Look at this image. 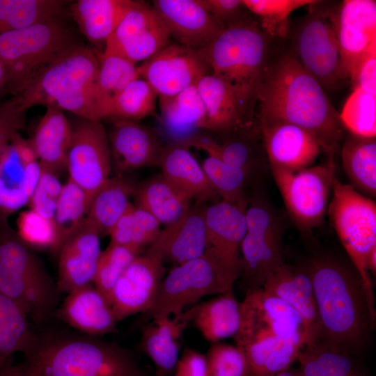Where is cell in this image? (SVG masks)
Instances as JSON below:
<instances>
[{
  "label": "cell",
  "mask_w": 376,
  "mask_h": 376,
  "mask_svg": "<svg viewBox=\"0 0 376 376\" xmlns=\"http://www.w3.org/2000/svg\"><path fill=\"white\" fill-rule=\"evenodd\" d=\"M206 113L205 131L226 134L251 124L228 84L210 73L196 84ZM256 119V118H255Z\"/></svg>",
  "instance_id": "obj_30"
},
{
  "label": "cell",
  "mask_w": 376,
  "mask_h": 376,
  "mask_svg": "<svg viewBox=\"0 0 376 376\" xmlns=\"http://www.w3.org/2000/svg\"><path fill=\"white\" fill-rule=\"evenodd\" d=\"M8 75L5 65L0 57V97L6 93Z\"/></svg>",
  "instance_id": "obj_60"
},
{
  "label": "cell",
  "mask_w": 376,
  "mask_h": 376,
  "mask_svg": "<svg viewBox=\"0 0 376 376\" xmlns=\"http://www.w3.org/2000/svg\"><path fill=\"white\" fill-rule=\"evenodd\" d=\"M335 29L345 80L372 45L376 44V1L345 0L336 6Z\"/></svg>",
  "instance_id": "obj_18"
},
{
  "label": "cell",
  "mask_w": 376,
  "mask_h": 376,
  "mask_svg": "<svg viewBox=\"0 0 376 376\" xmlns=\"http://www.w3.org/2000/svg\"><path fill=\"white\" fill-rule=\"evenodd\" d=\"M241 275L242 266L229 263L210 246L165 274L148 316L152 320L180 315L206 296L233 290Z\"/></svg>",
  "instance_id": "obj_8"
},
{
  "label": "cell",
  "mask_w": 376,
  "mask_h": 376,
  "mask_svg": "<svg viewBox=\"0 0 376 376\" xmlns=\"http://www.w3.org/2000/svg\"><path fill=\"white\" fill-rule=\"evenodd\" d=\"M100 239L95 226L86 218L63 243L58 253L56 281L61 294L93 283L102 252Z\"/></svg>",
  "instance_id": "obj_21"
},
{
  "label": "cell",
  "mask_w": 376,
  "mask_h": 376,
  "mask_svg": "<svg viewBox=\"0 0 376 376\" xmlns=\"http://www.w3.org/2000/svg\"><path fill=\"white\" fill-rule=\"evenodd\" d=\"M344 171L350 185L359 193L376 196V136L365 137L349 133L341 148Z\"/></svg>",
  "instance_id": "obj_37"
},
{
  "label": "cell",
  "mask_w": 376,
  "mask_h": 376,
  "mask_svg": "<svg viewBox=\"0 0 376 376\" xmlns=\"http://www.w3.org/2000/svg\"><path fill=\"white\" fill-rule=\"evenodd\" d=\"M72 128L66 170L69 180L92 201L110 178L112 163L107 132L100 121L83 118Z\"/></svg>",
  "instance_id": "obj_13"
},
{
  "label": "cell",
  "mask_w": 376,
  "mask_h": 376,
  "mask_svg": "<svg viewBox=\"0 0 376 376\" xmlns=\"http://www.w3.org/2000/svg\"><path fill=\"white\" fill-rule=\"evenodd\" d=\"M152 6L170 37L188 48L204 49L224 29L199 0H155Z\"/></svg>",
  "instance_id": "obj_22"
},
{
  "label": "cell",
  "mask_w": 376,
  "mask_h": 376,
  "mask_svg": "<svg viewBox=\"0 0 376 376\" xmlns=\"http://www.w3.org/2000/svg\"><path fill=\"white\" fill-rule=\"evenodd\" d=\"M91 203L85 191L69 179L63 185L53 219L57 233L58 253L65 240L86 218Z\"/></svg>",
  "instance_id": "obj_44"
},
{
  "label": "cell",
  "mask_w": 376,
  "mask_h": 376,
  "mask_svg": "<svg viewBox=\"0 0 376 376\" xmlns=\"http://www.w3.org/2000/svg\"><path fill=\"white\" fill-rule=\"evenodd\" d=\"M304 268L313 285L319 342L361 357L370 343L376 312L357 270L349 259L330 253L315 256Z\"/></svg>",
  "instance_id": "obj_2"
},
{
  "label": "cell",
  "mask_w": 376,
  "mask_h": 376,
  "mask_svg": "<svg viewBox=\"0 0 376 376\" xmlns=\"http://www.w3.org/2000/svg\"><path fill=\"white\" fill-rule=\"evenodd\" d=\"M134 196L135 207L148 212L165 226L185 214L192 201L162 173L137 185Z\"/></svg>",
  "instance_id": "obj_36"
},
{
  "label": "cell",
  "mask_w": 376,
  "mask_h": 376,
  "mask_svg": "<svg viewBox=\"0 0 376 376\" xmlns=\"http://www.w3.org/2000/svg\"><path fill=\"white\" fill-rule=\"evenodd\" d=\"M99 61L94 49L79 44L45 68L17 97L22 107L54 106L95 120Z\"/></svg>",
  "instance_id": "obj_5"
},
{
  "label": "cell",
  "mask_w": 376,
  "mask_h": 376,
  "mask_svg": "<svg viewBox=\"0 0 376 376\" xmlns=\"http://www.w3.org/2000/svg\"><path fill=\"white\" fill-rule=\"evenodd\" d=\"M297 359L304 376H368L357 357L320 342L304 346Z\"/></svg>",
  "instance_id": "obj_40"
},
{
  "label": "cell",
  "mask_w": 376,
  "mask_h": 376,
  "mask_svg": "<svg viewBox=\"0 0 376 376\" xmlns=\"http://www.w3.org/2000/svg\"><path fill=\"white\" fill-rule=\"evenodd\" d=\"M157 97L150 85L138 77L113 98L105 111L103 119L137 121L153 115Z\"/></svg>",
  "instance_id": "obj_42"
},
{
  "label": "cell",
  "mask_w": 376,
  "mask_h": 376,
  "mask_svg": "<svg viewBox=\"0 0 376 376\" xmlns=\"http://www.w3.org/2000/svg\"><path fill=\"white\" fill-rule=\"evenodd\" d=\"M136 185L123 175L109 178L93 198L86 218L97 228L100 237L109 233L131 204Z\"/></svg>",
  "instance_id": "obj_38"
},
{
  "label": "cell",
  "mask_w": 376,
  "mask_h": 376,
  "mask_svg": "<svg viewBox=\"0 0 376 376\" xmlns=\"http://www.w3.org/2000/svg\"><path fill=\"white\" fill-rule=\"evenodd\" d=\"M17 233L31 249L58 253L57 233L53 219L33 210L22 212L17 219Z\"/></svg>",
  "instance_id": "obj_49"
},
{
  "label": "cell",
  "mask_w": 376,
  "mask_h": 376,
  "mask_svg": "<svg viewBox=\"0 0 376 376\" xmlns=\"http://www.w3.org/2000/svg\"><path fill=\"white\" fill-rule=\"evenodd\" d=\"M340 122L350 133L376 136V95L355 88L339 113Z\"/></svg>",
  "instance_id": "obj_47"
},
{
  "label": "cell",
  "mask_w": 376,
  "mask_h": 376,
  "mask_svg": "<svg viewBox=\"0 0 376 376\" xmlns=\"http://www.w3.org/2000/svg\"><path fill=\"white\" fill-rule=\"evenodd\" d=\"M95 52L99 61L95 116L96 120L101 121L113 98L139 75L136 65L128 60L116 54Z\"/></svg>",
  "instance_id": "obj_41"
},
{
  "label": "cell",
  "mask_w": 376,
  "mask_h": 376,
  "mask_svg": "<svg viewBox=\"0 0 376 376\" xmlns=\"http://www.w3.org/2000/svg\"><path fill=\"white\" fill-rule=\"evenodd\" d=\"M287 211L304 234L324 222L335 177L334 158L327 163L290 171L269 166Z\"/></svg>",
  "instance_id": "obj_11"
},
{
  "label": "cell",
  "mask_w": 376,
  "mask_h": 376,
  "mask_svg": "<svg viewBox=\"0 0 376 376\" xmlns=\"http://www.w3.org/2000/svg\"><path fill=\"white\" fill-rule=\"evenodd\" d=\"M185 313L189 323L210 343L233 338L240 329V302L233 290L198 303Z\"/></svg>",
  "instance_id": "obj_32"
},
{
  "label": "cell",
  "mask_w": 376,
  "mask_h": 376,
  "mask_svg": "<svg viewBox=\"0 0 376 376\" xmlns=\"http://www.w3.org/2000/svg\"><path fill=\"white\" fill-rule=\"evenodd\" d=\"M246 233L254 234H282L284 225L267 200L256 194L246 209Z\"/></svg>",
  "instance_id": "obj_51"
},
{
  "label": "cell",
  "mask_w": 376,
  "mask_h": 376,
  "mask_svg": "<svg viewBox=\"0 0 376 376\" xmlns=\"http://www.w3.org/2000/svg\"><path fill=\"white\" fill-rule=\"evenodd\" d=\"M160 123L174 141L205 131L206 113L196 84L170 97H159Z\"/></svg>",
  "instance_id": "obj_35"
},
{
  "label": "cell",
  "mask_w": 376,
  "mask_h": 376,
  "mask_svg": "<svg viewBox=\"0 0 376 376\" xmlns=\"http://www.w3.org/2000/svg\"><path fill=\"white\" fill-rule=\"evenodd\" d=\"M41 171L30 141L17 133L0 156V213L8 217L29 203Z\"/></svg>",
  "instance_id": "obj_17"
},
{
  "label": "cell",
  "mask_w": 376,
  "mask_h": 376,
  "mask_svg": "<svg viewBox=\"0 0 376 376\" xmlns=\"http://www.w3.org/2000/svg\"><path fill=\"white\" fill-rule=\"evenodd\" d=\"M56 315L79 333L102 337L118 332L110 303L93 283L67 293Z\"/></svg>",
  "instance_id": "obj_26"
},
{
  "label": "cell",
  "mask_w": 376,
  "mask_h": 376,
  "mask_svg": "<svg viewBox=\"0 0 376 376\" xmlns=\"http://www.w3.org/2000/svg\"><path fill=\"white\" fill-rule=\"evenodd\" d=\"M283 41L267 33L250 14L224 29L201 50L210 73L228 84L250 121L256 118L257 90L264 70Z\"/></svg>",
  "instance_id": "obj_3"
},
{
  "label": "cell",
  "mask_w": 376,
  "mask_h": 376,
  "mask_svg": "<svg viewBox=\"0 0 376 376\" xmlns=\"http://www.w3.org/2000/svg\"><path fill=\"white\" fill-rule=\"evenodd\" d=\"M111 122L107 136L117 175L159 165L163 147L153 131L137 121L114 119Z\"/></svg>",
  "instance_id": "obj_23"
},
{
  "label": "cell",
  "mask_w": 376,
  "mask_h": 376,
  "mask_svg": "<svg viewBox=\"0 0 376 376\" xmlns=\"http://www.w3.org/2000/svg\"><path fill=\"white\" fill-rule=\"evenodd\" d=\"M336 6L316 1L307 12L290 22L286 42L302 67L324 90L345 81L335 29Z\"/></svg>",
  "instance_id": "obj_9"
},
{
  "label": "cell",
  "mask_w": 376,
  "mask_h": 376,
  "mask_svg": "<svg viewBox=\"0 0 376 376\" xmlns=\"http://www.w3.org/2000/svg\"><path fill=\"white\" fill-rule=\"evenodd\" d=\"M203 203L191 205L177 221L162 229L146 253L174 266L201 256L209 247Z\"/></svg>",
  "instance_id": "obj_20"
},
{
  "label": "cell",
  "mask_w": 376,
  "mask_h": 376,
  "mask_svg": "<svg viewBox=\"0 0 376 376\" xmlns=\"http://www.w3.org/2000/svg\"><path fill=\"white\" fill-rule=\"evenodd\" d=\"M0 292L15 302L36 324L47 322L56 315L61 295L42 261L1 213Z\"/></svg>",
  "instance_id": "obj_6"
},
{
  "label": "cell",
  "mask_w": 376,
  "mask_h": 376,
  "mask_svg": "<svg viewBox=\"0 0 376 376\" xmlns=\"http://www.w3.org/2000/svg\"><path fill=\"white\" fill-rule=\"evenodd\" d=\"M262 288L284 301L300 315L304 327V346L319 342L320 322L313 285L304 267L283 263L268 276Z\"/></svg>",
  "instance_id": "obj_24"
},
{
  "label": "cell",
  "mask_w": 376,
  "mask_h": 376,
  "mask_svg": "<svg viewBox=\"0 0 376 376\" xmlns=\"http://www.w3.org/2000/svg\"><path fill=\"white\" fill-rule=\"evenodd\" d=\"M207 376H244L245 359L236 345L217 342L210 343L204 354Z\"/></svg>",
  "instance_id": "obj_50"
},
{
  "label": "cell",
  "mask_w": 376,
  "mask_h": 376,
  "mask_svg": "<svg viewBox=\"0 0 376 376\" xmlns=\"http://www.w3.org/2000/svg\"><path fill=\"white\" fill-rule=\"evenodd\" d=\"M131 0H78L70 4L71 15L80 32L99 53L131 4Z\"/></svg>",
  "instance_id": "obj_33"
},
{
  "label": "cell",
  "mask_w": 376,
  "mask_h": 376,
  "mask_svg": "<svg viewBox=\"0 0 376 376\" xmlns=\"http://www.w3.org/2000/svg\"><path fill=\"white\" fill-rule=\"evenodd\" d=\"M201 166L222 201L237 203L247 200L244 190L254 173L210 156L203 161Z\"/></svg>",
  "instance_id": "obj_46"
},
{
  "label": "cell",
  "mask_w": 376,
  "mask_h": 376,
  "mask_svg": "<svg viewBox=\"0 0 376 376\" xmlns=\"http://www.w3.org/2000/svg\"><path fill=\"white\" fill-rule=\"evenodd\" d=\"M72 128L63 111L49 106L38 122L30 143L41 167L55 175L66 169Z\"/></svg>",
  "instance_id": "obj_31"
},
{
  "label": "cell",
  "mask_w": 376,
  "mask_h": 376,
  "mask_svg": "<svg viewBox=\"0 0 376 376\" xmlns=\"http://www.w3.org/2000/svg\"><path fill=\"white\" fill-rule=\"evenodd\" d=\"M166 269L162 260L146 253L137 256L117 281L109 302L117 322L147 313L156 299Z\"/></svg>",
  "instance_id": "obj_16"
},
{
  "label": "cell",
  "mask_w": 376,
  "mask_h": 376,
  "mask_svg": "<svg viewBox=\"0 0 376 376\" xmlns=\"http://www.w3.org/2000/svg\"><path fill=\"white\" fill-rule=\"evenodd\" d=\"M367 269L368 273L375 275L376 273V249L373 250L368 256L367 260Z\"/></svg>",
  "instance_id": "obj_61"
},
{
  "label": "cell",
  "mask_w": 376,
  "mask_h": 376,
  "mask_svg": "<svg viewBox=\"0 0 376 376\" xmlns=\"http://www.w3.org/2000/svg\"><path fill=\"white\" fill-rule=\"evenodd\" d=\"M219 136L221 138L217 140L209 135L197 134L180 143L189 148L194 147L203 150L210 157L254 173L269 166L262 132L256 118L249 125Z\"/></svg>",
  "instance_id": "obj_19"
},
{
  "label": "cell",
  "mask_w": 376,
  "mask_h": 376,
  "mask_svg": "<svg viewBox=\"0 0 376 376\" xmlns=\"http://www.w3.org/2000/svg\"><path fill=\"white\" fill-rule=\"evenodd\" d=\"M199 1L223 29L238 23L251 14L242 0H199Z\"/></svg>",
  "instance_id": "obj_55"
},
{
  "label": "cell",
  "mask_w": 376,
  "mask_h": 376,
  "mask_svg": "<svg viewBox=\"0 0 376 376\" xmlns=\"http://www.w3.org/2000/svg\"><path fill=\"white\" fill-rule=\"evenodd\" d=\"M134 210V205L131 203L125 213L114 224L109 233V235L111 237L110 242L127 247L131 250Z\"/></svg>",
  "instance_id": "obj_58"
},
{
  "label": "cell",
  "mask_w": 376,
  "mask_h": 376,
  "mask_svg": "<svg viewBox=\"0 0 376 376\" xmlns=\"http://www.w3.org/2000/svg\"><path fill=\"white\" fill-rule=\"evenodd\" d=\"M29 322L19 306L0 292V368L11 364L14 354H24L33 345L36 334Z\"/></svg>",
  "instance_id": "obj_39"
},
{
  "label": "cell",
  "mask_w": 376,
  "mask_h": 376,
  "mask_svg": "<svg viewBox=\"0 0 376 376\" xmlns=\"http://www.w3.org/2000/svg\"><path fill=\"white\" fill-rule=\"evenodd\" d=\"M255 116L281 121L310 132L328 157L345 137L339 113L319 82L300 64L286 40L269 59L257 90Z\"/></svg>",
  "instance_id": "obj_1"
},
{
  "label": "cell",
  "mask_w": 376,
  "mask_h": 376,
  "mask_svg": "<svg viewBox=\"0 0 376 376\" xmlns=\"http://www.w3.org/2000/svg\"><path fill=\"white\" fill-rule=\"evenodd\" d=\"M282 238V234L246 233L240 249L246 291L262 288L268 276L285 263Z\"/></svg>",
  "instance_id": "obj_34"
},
{
  "label": "cell",
  "mask_w": 376,
  "mask_h": 376,
  "mask_svg": "<svg viewBox=\"0 0 376 376\" xmlns=\"http://www.w3.org/2000/svg\"><path fill=\"white\" fill-rule=\"evenodd\" d=\"M0 376H35V375L24 362L16 366L11 363L0 368Z\"/></svg>",
  "instance_id": "obj_59"
},
{
  "label": "cell",
  "mask_w": 376,
  "mask_h": 376,
  "mask_svg": "<svg viewBox=\"0 0 376 376\" xmlns=\"http://www.w3.org/2000/svg\"><path fill=\"white\" fill-rule=\"evenodd\" d=\"M137 256L131 249L111 242L102 251L93 283L109 302L117 281Z\"/></svg>",
  "instance_id": "obj_48"
},
{
  "label": "cell",
  "mask_w": 376,
  "mask_h": 376,
  "mask_svg": "<svg viewBox=\"0 0 376 376\" xmlns=\"http://www.w3.org/2000/svg\"><path fill=\"white\" fill-rule=\"evenodd\" d=\"M241 322L233 337L237 347L270 337L304 344V327L298 313L263 288L248 290L240 302Z\"/></svg>",
  "instance_id": "obj_12"
},
{
  "label": "cell",
  "mask_w": 376,
  "mask_h": 376,
  "mask_svg": "<svg viewBox=\"0 0 376 376\" xmlns=\"http://www.w3.org/2000/svg\"><path fill=\"white\" fill-rule=\"evenodd\" d=\"M170 38L152 5L132 1L102 53L118 55L136 65L168 45Z\"/></svg>",
  "instance_id": "obj_14"
},
{
  "label": "cell",
  "mask_w": 376,
  "mask_h": 376,
  "mask_svg": "<svg viewBox=\"0 0 376 376\" xmlns=\"http://www.w3.org/2000/svg\"><path fill=\"white\" fill-rule=\"evenodd\" d=\"M171 376H207L205 355L195 349L185 347Z\"/></svg>",
  "instance_id": "obj_57"
},
{
  "label": "cell",
  "mask_w": 376,
  "mask_h": 376,
  "mask_svg": "<svg viewBox=\"0 0 376 376\" xmlns=\"http://www.w3.org/2000/svg\"><path fill=\"white\" fill-rule=\"evenodd\" d=\"M26 112L17 96L0 102V156L24 127Z\"/></svg>",
  "instance_id": "obj_53"
},
{
  "label": "cell",
  "mask_w": 376,
  "mask_h": 376,
  "mask_svg": "<svg viewBox=\"0 0 376 376\" xmlns=\"http://www.w3.org/2000/svg\"><path fill=\"white\" fill-rule=\"evenodd\" d=\"M260 26L274 38L285 40L290 24V15L295 10L313 3L315 0H242Z\"/></svg>",
  "instance_id": "obj_45"
},
{
  "label": "cell",
  "mask_w": 376,
  "mask_h": 376,
  "mask_svg": "<svg viewBox=\"0 0 376 376\" xmlns=\"http://www.w3.org/2000/svg\"><path fill=\"white\" fill-rule=\"evenodd\" d=\"M62 189L63 185L57 175L42 168L39 180L28 204L31 210L42 216L54 219Z\"/></svg>",
  "instance_id": "obj_52"
},
{
  "label": "cell",
  "mask_w": 376,
  "mask_h": 376,
  "mask_svg": "<svg viewBox=\"0 0 376 376\" xmlns=\"http://www.w3.org/2000/svg\"><path fill=\"white\" fill-rule=\"evenodd\" d=\"M136 69L159 97L173 96L210 73L201 50L169 43Z\"/></svg>",
  "instance_id": "obj_15"
},
{
  "label": "cell",
  "mask_w": 376,
  "mask_h": 376,
  "mask_svg": "<svg viewBox=\"0 0 376 376\" xmlns=\"http://www.w3.org/2000/svg\"><path fill=\"white\" fill-rule=\"evenodd\" d=\"M327 212L349 260L359 274L369 301L375 307L373 283L367 260L376 249V204L350 184L334 178Z\"/></svg>",
  "instance_id": "obj_10"
},
{
  "label": "cell",
  "mask_w": 376,
  "mask_h": 376,
  "mask_svg": "<svg viewBox=\"0 0 376 376\" xmlns=\"http://www.w3.org/2000/svg\"><path fill=\"white\" fill-rule=\"evenodd\" d=\"M24 356L35 376H146L130 351L83 334H36Z\"/></svg>",
  "instance_id": "obj_4"
},
{
  "label": "cell",
  "mask_w": 376,
  "mask_h": 376,
  "mask_svg": "<svg viewBox=\"0 0 376 376\" xmlns=\"http://www.w3.org/2000/svg\"><path fill=\"white\" fill-rule=\"evenodd\" d=\"M275 376H304V375H302L299 369L293 370V369H290V368H288L279 372Z\"/></svg>",
  "instance_id": "obj_62"
},
{
  "label": "cell",
  "mask_w": 376,
  "mask_h": 376,
  "mask_svg": "<svg viewBox=\"0 0 376 376\" xmlns=\"http://www.w3.org/2000/svg\"><path fill=\"white\" fill-rule=\"evenodd\" d=\"M258 121L269 166L298 171L311 166L318 157L321 148L306 130L285 122Z\"/></svg>",
  "instance_id": "obj_25"
},
{
  "label": "cell",
  "mask_w": 376,
  "mask_h": 376,
  "mask_svg": "<svg viewBox=\"0 0 376 376\" xmlns=\"http://www.w3.org/2000/svg\"><path fill=\"white\" fill-rule=\"evenodd\" d=\"M159 221L148 212L134 206L132 250L138 256L158 237L162 229Z\"/></svg>",
  "instance_id": "obj_54"
},
{
  "label": "cell",
  "mask_w": 376,
  "mask_h": 376,
  "mask_svg": "<svg viewBox=\"0 0 376 376\" xmlns=\"http://www.w3.org/2000/svg\"><path fill=\"white\" fill-rule=\"evenodd\" d=\"M65 1L0 0V33L61 16Z\"/></svg>",
  "instance_id": "obj_43"
},
{
  "label": "cell",
  "mask_w": 376,
  "mask_h": 376,
  "mask_svg": "<svg viewBox=\"0 0 376 376\" xmlns=\"http://www.w3.org/2000/svg\"><path fill=\"white\" fill-rule=\"evenodd\" d=\"M159 166L162 175L196 203L219 196L201 165L182 143L172 141L163 147Z\"/></svg>",
  "instance_id": "obj_29"
},
{
  "label": "cell",
  "mask_w": 376,
  "mask_h": 376,
  "mask_svg": "<svg viewBox=\"0 0 376 376\" xmlns=\"http://www.w3.org/2000/svg\"><path fill=\"white\" fill-rule=\"evenodd\" d=\"M189 321L180 315L152 319L143 327L142 351L153 363L157 376H171L180 356V338Z\"/></svg>",
  "instance_id": "obj_28"
},
{
  "label": "cell",
  "mask_w": 376,
  "mask_h": 376,
  "mask_svg": "<svg viewBox=\"0 0 376 376\" xmlns=\"http://www.w3.org/2000/svg\"><path fill=\"white\" fill-rule=\"evenodd\" d=\"M248 201L232 203L217 201L205 209V224L210 246L229 263L242 266L238 250L246 233Z\"/></svg>",
  "instance_id": "obj_27"
},
{
  "label": "cell",
  "mask_w": 376,
  "mask_h": 376,
  "mask_svg": "<svg viewBox=\"0 0 376 376\" xmlns=\"http://www.w3.org/2000/svg\"><path fill=\"white\" fill-rule=\"evenodd\" d=\"M353 89L360 88L376 95V44L360 58L350 78Z\"/></svg>",
  "instance_id": "obj_56"
},
{
  "label": "cell",
  "mask_w": 376,
  "mask_h": 376,
  "mask_svg": "<svg viewBox=\"0 0 376 376\" xmlns=\"http://www.w3.org/2000/svg\"><path fill=\"white\" fill-rule=\"evenodd\" d=\"M79 44L61 16L0 33V57L8 75L6 94L19 95L49 64Z\"/></svg>",
  "instance_id": "obj_7"
}]
</instances>
